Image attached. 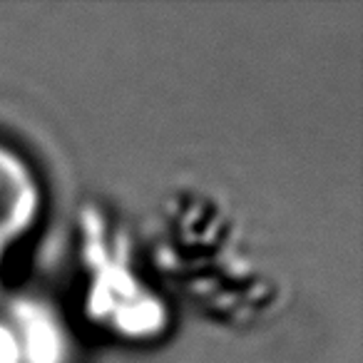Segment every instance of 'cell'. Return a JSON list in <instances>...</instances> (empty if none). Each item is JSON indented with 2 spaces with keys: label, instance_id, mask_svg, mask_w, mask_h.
I'll return each instance as SVG.
<instances>
[]
</instances>
